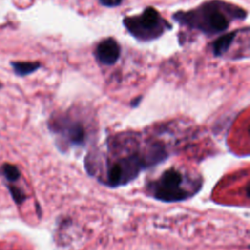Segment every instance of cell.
<instances>
[{
    "mask_svg": "<svg viewBox=\"0 0 250 250\" xmlns=\"http://www.w3.org/2000/svg\"><path fill=\"white\" fill-rule=\"evenodd\" d=\"M123 24L129 33L140 41L157 39L172 27L153 7H146L140 15L124 18Z\"/></svg>",
    "mask_w": 250,
    "mask_h": 250,
    "instance_id": "3957f363",
    "label": "cell"
},
{
    "mask_svg": "<svg viewBox=\"0 0 250 250\" xmlns=\"http://www.w3.org/2000/svg\"><path fill=\"white\" fill-rule=\"evenodd\" d=\"M246 17L244 9L222 0L207 1L195 9L173 15V19L182 25L200 30L206 35L223 32L233 20H244Z\"/></svg>",
    "mask_w": 250,
    "mask_h": 250,
    "instance_id": "6da1fadb",
    "label": "cell"
},
{
    "mask_svg": "<svg viewBox=\"0 0 250 250\" xmlns=\"http://www.w3.org/2000/svg\"><path fill=\"white\" fill-rule=\"evenodd\" d=\"M121 47L112 37L104 38L97 45L95 56L99 62L104 65H113L119 60Z\"/></svg>",
    "mask_w": 250,
    "mask_h": 250,
    "instance_id": "5b68a950",
    "label": "cell"
},
{
    "mask_svg": "<svg viewBox=\"0 0 250 250\" xmlns=\"http://www.w3.org/2000/svg\"><path fill=\"white\" fill-rule=\"evenodd\" d=\"M3 173L6 177L7 180H9L10 182H15L20 178V172L19 170L10 164H6L3 167Z\"/></svg>",
    "mask_w": 250,
    "mask_h": 250,
    "instance_id": "ba28073f",
    "label": "cell"
},
{
    "mask_svg": "<svg viewBox=\"0 0 250 250\" xmlns=\"http://www.w3.org/2000/svg\"><path fill=\"white\" fill-rule=\"evenodd\" d=\"M52 130L64 144L79 146L85 141V130L82 124L69 115H61L52 121Z\"/></svg>",
    "mask_w": 250,
    "mask_h": 250,
    "instance_id": "277c9868",
    "label": "cell"
},
{
    "mask_svg": "<svg viewBox=\"0 0 250 250\" xmlns=\"http://www.w3.org/2000/svg\"><path fill=\"white\" fill-rule=\"evenodd\" d=\"M201 183L200 178L177 168H169L147 184V192L157 200L176 202L193 196L201 188Z\"/></svg>",
    "mask_w": 250,
    "mask_h": 250,
    "instance_id": "7a4b0ae2",
    "label": "cell"
},
{
    "mask_svg": "<svg viewBox=\"0 0 250 250\" xmlns=\"http://www.w3.org/2000/svg\"><path fill=\"white\" fill-rule=\"evenodd\" d=\"M100 3L104 6V7H109V8H112V7H116V6H119L123 0H99Z\"/></svg>",
    "mask_w": 250,
    "mask_h": 250,
    "instance_id": "9c48e42d",
    "label": "cell"
},
{
    "mask_svg": "<svg viewBox=\"0 0 250 250\" xmlns=\"http://www.w3.org/2000/svg\"><path fill=\"white\" fill-rule=\"evenodd\" d=\"M0 88H1V84H0Z\"/></svg>",
    "mask_w": 250,
    "mask_h": 250,
    "instance_id": "8fae6325",
    "label": "cell"
},
{
    "mask_svg": "<svg viewBox=\"0 0 250 250\" xmlns=\"http://www.w3.org/2000/svg\"><path fill=\"white\" fill-rule=\"evenodd\" d=\"M238 34V30L231 31L229 33H225L219 36L212 44V51L215 57H222L231 46L236 35Z\"/></svg>",
    "mask_w": 250,
    "mask_h": 250,
    "instance_id": "8992f818",
    "label": "cell"
},
{
    "mask_svg": "<svg viewBox=\"0 0 250 250\" xmlns=\"http://www.w3.org/2000/svg\"><path fill=\"white\" fill-rule=\"evenodd\" d=\"M11 65L14 72L19 76L31 74L41 67V64L38 62H12Z\"/></svg>",
    "mask_w": 250,
    "mask_h": 250,
    "instance_id": "52a82bcc",
    "label": "cell"
},
{
    "mask_svg": "<svg viewBox=\"0 0 250 250\" xmlns=\"http://www.w3.org/2000/svg\"><path fill=\"white\" fill-rule=\"evenodd\" d=\"M141 100H142V97H138L136 100H134V102H132V106H133V105H134V106H137Z\"/></svg>",
    "mask_w": 250,
    "mask_h": 250,
    "instance_id": "30bf717a",
    "label": "cell"
}]
</instances>
